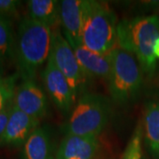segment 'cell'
<instances>
[{"mask_svg": "<svg viewBox=\"0 0 159 159\" xmlns=\"http://www.w3.org/2000/svg\"><path fill=\"white\" fill-rule=\"evenodd\" d=\"M118 21L107 5L91 1L82 31V45L99 54L107 55L117 45Z\"/></svg>", "mask_w": 159, "mask_h": 159, "instance_id": "5b68a950", "label": "cell"}, {"mask_svg": "<svg viewBox=\"0 0 159 159\" xmlns=\"http://www.w3.org/2000/svg\"><path fill=\"white\" fill-rule=\"evenodd\" d=\"M51 28L28 16L19 22L15 39V61L23 80H34L38 69L50 57Z\"/></svg>", "mask_w": 159, "mask_h": 159, "instance_id": "6da1fadb", "label": "cell"}, {"mask_svg": "<svg viewBox=\"0 0 159 159\" xmlns=\"http://www.w3.org/2000/svg\"><path fill=\"white\" fill-rule=\"evenodd\" d=\"M28 17L43 23L50 28L60 20V2L57 0H29Z\"/></svg>", "mask_w": 159, "mask_h": 159, "instance_id": "9a60e30c", "label": "cell"}, {"mask_svg": "<svg viewBox=\"0 0 159 159\" xmlns=\"http://www.w3.org/2000/svg\"><path fill=\"white\" fill-rule=\"evenodd\" d=\"M159 37V17L149 15L123 20L117 28V45L135 56L142 70L152 75L157 67L154 47Z\"/></svg>", "mask_w": 159, "mask_h": 159, "instance_id": "7a4b0ae2", "label": "cell"}, {"mask_svg": "<svg viewBox=\"0 0 159 159\" xmlns=\"http://www.w3.org/2000/svg\"><path fill=\"white\" fill-rule=\"evenodd\" d=\"M4 74V60L0 57V78L3 77Z\"/></svg>", "mask_w": 159, "mask_h": 159, "instance_id": "7402d4cb", "label": "cell"}, {"mask_svg": "<svg viewBox=\"0 0 159 159\" xmlns=\"http://www.w3.org/2000/svg\"><path fill=\"white\" fill-rule=\"evenodd\" d=\"M154 53L157 58H159V37L157 40L156 43H155V47H154Z\"/></svg>", "mask_w": 159, "mask_h": 159, "instance_id": "44dd1931", "label": "cell"}, {"mask_svg": "<svg viewBox=\"0 0 159 159\" xmlns=\"http://www.w3.org/2000/svg\"><path fill=\"white\" fill-rule=\"evenodd\" d=\"M12 104L24 113L39 120L45 116L48 111L45 93L32 80H23L16 89Z\"/></svg>", "mask_w": 159, "mask_h": 159, "instance_id": "9c48e42d", "label": "cell"}, {"mask_svg": "<svg viewBox=\"0 0 159 159\" xmlns=\"http://www.w3.org/2000/svg\"><path fill=\"white\" fill-rule=\"evenodd\" d=\"M49 57L66 78L74 97L77 99V95L87 77L68 41L57 29L52 31L51 49Z\"/></svg>", "mask_w": 159, "mask_h": 159, "instance_id": "8992f818", "label": "cell"}, {"mask_svg": "<svg viewBox=\"0 0 159 159\" xmlns=\"http://www.w3.org/2000/svg\"><path fill=\"white\" fill-rule=\"evenodd\" d=\"M11 107V104L6 109H5L3 111L0 112V142H1V139L4 135L5 131H6V125H7V122H8V119H9V116H10Z\"/></svg>", "mask_w": 159, "mask_h": 159, "instance_id": "ffe728a7", "label": "cell"}, {"mask_svg": "<svg viewBox=\"0 0 159 159\" xmlns=\"http://www.w3.org/2000/svg\"><path fill=\"white\" fill-rule=\"evenodd\" d=\"M75 56L86 77L108 79L111 71L110 55L90 51L82 44L73 47Z\"/></svg>", "mask_w": 159, "mask_h": 159, "instance_id": "7c38bea8", "label": "cell"}, {"mask_svg": "<svg viewBox=\"0 0 159 159\" xmlns=\"http://www.w3.org/2000/svg\"><path fill=\"white\" fill-rule=\"evenodd\" d=\"M91 0H63L60 2V23L64 36L71 47L82 44L81 37Z\"/></svg>", "mask_w": 159, "mask_h": 159, "instance_id": "52a82bcc", "label": "cell"}, {"mask_svg": "<svg viewBox=\"0 0 159 159\" xmlns=\"http://www.w3.org/2000/svg\"><path fill=\"white\" fill-rule=\"evenodd\" d=\"M15 39L11 19L0 15V57L4 62L15 58Z\"/></svg>", "mask_w": 159, "mask_h": 159, "instance_id": "2e32d148", "label": "cell"}, {"mask_svg": "<svg viewBox=\"0 0 159 159\" xmlns=\"http://www.w3.org/2000/svg\"><path fill=\"white\" fill-rule=\"evenodd\" d=\"M144 140L150 154L159 159V102L151 101L144 113Z\"/></svg>", "mask_w": 159, "mask_h": 159, "instance_id": "5bb4252c", "label": "cell"}, {"mask_svg": "<svg viewBox=\"0 0 159 159\" xmlns=\"http://www.w3.org/2000/svg\"><path fill=\"white\" fill-rule=\"evenodd\" d=\"M20 5V1L17 0H0V15L9 19L11 16H15Z\"/></svg>", "mask_w": 159, "mask_h": 159, "instance_id": "d6986e66", "label": "cell"}, {"mask_svg": "<svg viewBox=\"0 0 159 159\" xmlns=\"http://www.w3.org/2000/svg\"><path fill=\"white\" fill-rule=\"evenodd\" d=\"M111 71L109 90L114 102L126 103L136 97L142 84V70L131 53L115 47L109 53Z\"/></svg>", "mask_w": 159, "mask_h": 159, "instance_id": "277c9868", "label": "cell"}, {"mask_svg": "<svg viewBox=\"0 0 159 159\" xmlns=\"http://www.w3.org/2000/svg\"><path fill=\"white\" fill-rule=\"evenodd\" d=\"M98 148V137L66 134L59 145L56 159H93Z\"/></svg>", "mask_w": 159, "mask_h": 159, "instance_id": "8fae6325", "label": "cell"}, {"mask_svg": "<svg viewBox=\"0 0 159 159\" xmlns=\"http://www.w3.org/2000/svg\"><path fill=\"white\" fill-rule=\"evenodd\" d=\"M111 116V104L105 97L88 93L76 102L65 126L66 135L95 136L104 130Z\"/></svg>", "mask_w": 159, "mask_h": 159, "instance_id": "3957f363", "label": "cell"}, {"mask_svg": "<svg viewBox=\"0 0 159 159\" xmlns=\"http://www.w3.org/2000/svg\"><path fill=\"white\" fill-rule=\"evenodd\" d=\"M42 78L52 102L61 112L68 113L74 106L76 98L74 97L66 78L57 69L50 57L42 73Z\"/></svg>", "mask_w": 159, "mask_h": 159, "instance_id": "ba28073f", "label": "cell"}, {"mask_svg": "<svg viewBox=\"0 0 159 159\" xmlns=\"http://www.w3.org/2000/svg\"><path fill=\"white\" fill-rule=\"evenodd\" d=\"M142 128L138 126L125 148L122 159H142Z\"/></svg>", "mask_w": 159, "mask_h": 159, "instance_id": "ac0fdd59", "label": "cell"}, {"mask_svg": "<svg viewBox=\"0 0 159 159\" xmlns=\"http://www.w3.org/2000/svg\"><path fill=\"white\" fill-rule=\"evenodd\" d=\"M40 120L24 113L11 103L10 116L0 145L18 147L26 142L39 127Z\"/></svg>", "mask_w": 159, "mask_h": 159, "instance_id": "30bf717a", "label": "cell"}, {"mask_svg": "<svg viewBox=\"0 0 159 159\" xmlns=\"http://www.w3.org/2000/svg\"><path fill=\"white\" fill-rule=\"evenodd\" d=\"M17 75L0 78V112L10 106L16 90Z\"/></svg>", "mask_w": 159, "mask_h": 159, "instance_id": "e0dca14e", "label": "cell"}, {"mask_svg": "<svg viewBox=\"0 0 159 159\" xmlns=\"http://www.w3.org/2000/svg\"><path fill=\"white\" fill-rule=\"evenodd\" d=\"M22 159H56L51 134L45 126H39L23 144Z\"/></svg>", "mask_w": 159, "mask_h": 159, "instance_id": "4fadbf2b", "label": "cell"}]
</instances>
